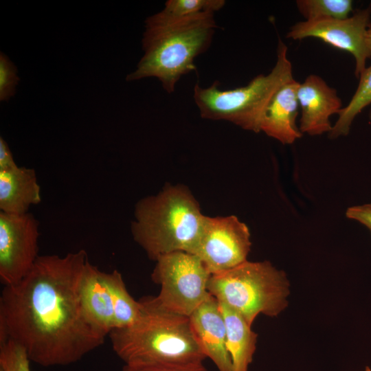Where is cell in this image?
<instances>
[{"mask_svg":"<svg viewBox=\"0 0 371 371\" xmlns=\"http://www.w3.org/2000/svg\"><path fill=\"white\" fill-rule=\"evenodd\" d=\"M88 261L85 250L38 256L19 282L0 295V344L12 341L31 361L44 367L80 361L102 346L106 336L92 324L80 299Z\"/></svg>","mask_w":371,"mask_h":371,"instance_id":"obj_1","label":"cell"},{"mask_svg":"<svg viewBox=\"0 0 371 371\" xmlns=\"http://www.w3.org/2000/svg\"><path fill=\"white\" fill-rule=\"evenodd\" d=\"M139 302L136 321L109 334L114 352L124 364L203 363L206 357L188 316L164 308L155 297H144Z\"/></svg>","mask_w":371,"mask_h":371,"instance_id":"obj_2","label":"cell"},{"mask_svg":"<svg viewBox=\"0 0 371 371\" xmlns=\"http://www.w3.org/2000/svg\"><path fill=\"white\" fill-rule=\"evenodd\" d=\"M135 216L133 239L149 258L156 260L175 251L194 254L206 216L186 186L166 185L157 194L138 201Z\"/></svg>","mask_w":371,"mask_h":371,"instance_id":"obj_3","label":"cell"},{"mask_svg":"<svg viewBox=\"0 0 371 371\" xmlns=\"http://www.w3.org/2000/svg\"><path fill=\"white\" fill-rule=\"evenodd\" d=\"M214 14L205 12L164 26H145L144 54L126 80L155 77L168 93L181 77L196 70L194 60L210 46L216 25Z\"/></svg>","mask_w":371,"mask_h":371,"instance_id":"obj_4","label":"cell"},{"mask_svg":"<svg viewBox=\"0 0 371 371\" xmlns=\"http://www.w3.org/2000/svg\"><path fill=\"white\" fill-rule=\"evenodd\" d=\"M293 79L287 47L280 39L277 61L267 75L260 74L245 86L221 90L214 82L207 88L196 84L194 99L203 118L229 121L245 130L260 131L264 111L276 91Z\"/></svg>","mask_w":371,"mask_h":371,"instance_id":"obj_5","label":"cell"},{"mask_svg":"<svg viewBox=\"0 0 371 371\" xmlns=\"http://www.w3.org/2000/svg\"><path fill=\"white\" fill-rule=\"evenodd\" d=\"M209 293L238 313L249 326L263 314L276 317L288 306L290 283L284 271L269 261L244 262L212 275Z\"/></svg>","mask_w":371,"mask_h":371,"instance_id":"obj_6","label":"cell"},{"mask_svg":"<svg viewBox=\"0 0 371 371\" xmlns=\"http://www.w3.org/2000/svg\"><path fill=\"white\" fill-rule=\"evenodd\" d=\"M155 261L151 278L160 286L157 300L164 308L190 317L210 297L212 274L199 256L185 251L166 254Z\"/></svg>","mask_w":371,"mask_h":371,"instance_id":"obj_7","label":"cell"},{"mask_svg":"<svg viewBox=\"0 0 371 371\" xmlns=\"http://www.w3.org/2000/svg\"><path fill=\"white\" fill-rule=\"evenodd\" d=\"M251 243L247 226L235 216H205L194 253L212 275L232 269L247 260Z\"/></svg>","mask_w":371,"mask_h":371,"instance_id":"obj_8","label":"cell"},{"mask_svg":"<svg viewBox=\"0 0 371 371\" xmlns=\"http://www.w3.org/2000/svg\"><path fill=\"white\" fill-rule=\"evenodd\" d=\"M371 5L357 10L344 19L304 21L291 27L286 37L301 40L308 37L319 38L330 45L351 54L355 60V74L359 78L366 69L371 48L368 32L371 28Z\"/></svg>","mask_w":371,"mask_h":371,"instance_id":"obj_9","label":"cell"},{"mask_svg":"<svg viewBox=\"0 0 371 371\" xmlns=\"http://www.w3.org/2000/svg\"><path fill=\"white\" fill-rule=\"evenodd\" d=\"M39 223L30 213L0 212V280L3 286L19 282L38 256Z\"/></svg>","mask_w":371,"mask_h":371,"instance_id":"obj_10","label":"cell"},{"mask_svg":"<svg viewBox=\"0 0 371 371\" xmlns=\"http://www.w3.org/2000/svg\"><path fill=\"white\" fill-rule=\"evenodd\" d=\"M297 97L301 109V133L313 136L329 133L333 128L330 116L343 108L337 91L321 77L311 74L299 84Z\"/></svg>","mask_w":371,"mask_h":371,"instance_id":"obj_11","label":"cell"},{"mask_svg":"<svg viewBox=\"0 0 371 371\" xmlns=\"http://www.w3.org/2000/svg\"><path fill=\"white\" fill-rule=\"evenodd\" d=\"M196 339L218 371H233L227 348L226 327L218 302L211 294L189 317Z\"/></svg>","mask_w":371,"mask_h":371,"instance_id":"obj_12","label":"cell"},{"mask_svg":"<svg viewBox=\"0 0 371 371\" xmlns=\"http://www.w3.org/2000/svg\"><path fill=\"white\" fill-rule=\"evenodd\" d=\"M299 84L294 78L283 84L271 98L261 119L260 131L283 144H291L302 136L296 124Z\"/></svg>","mask_w":371,"mask_h":371,"instance_id":"obj_13","label":"cell"},{"mask_svg":"<svg viewBox=\"0 0 371 371\" xmlns=\"http://www.w3.org/2000/svg\"><path fill=\"white\" fill-rule=\"evenodd\" d=\"M81 302L88 317L106 337L114 328V311L106 272L87 262L80 279Z\"/></svg>","mask_w":371,"mask_h":371,"instance_id":"obj_14","label":"cell"},{"mask_svg":"<svg viewBox=\"0 0 371 371\" xmlns=\"http://www.w3.org/2000/svg\"><path fill=\"white\" fill-rule=\"evenodd\" d=\"M41 201V188L33 168L17 166L0 171L1 212L25 214L30 205Z\"/></svg>","mask_w":371,"mask_h":371,"instance_id":"obj_15","label":"cell"},{"mask_svg":"<svg viewBox=\"0 0 371 371\" xmlns=\"http://www.w3.org/2000/svg\"><path fill=\"white\" fill-rule=\"evenodd\" d=\"M218 304L225 319L226 344L233 371H247L256 348L258 335L235 311L223 303Z\"/></svg>","mask_w":371,"mask_h":371,"instance_id":"obj_16","label":"cell"},{"mask_svg":"<svg viewBox=\"0 0 371 371\" xmlns=\"http://www.w3.org/2000/svg\"><path fill=\"white\" fill-rule=\"evenodd\" d=\"M223 0H168L164 8L145 21V26H164L205 12L214 13L225 5Z\"/></svg>","mask_w":371,"mask_h":371,"instance_id":"obj_17","label":"cell"},{"mask_svg":"<svg viewBox=\"0 0 371 371\" xmlns=\"http://www.w3.org/2000/svg\"><path fill=\"white\" fill-rule=\"evenodd\" d=\"M106 279L112 297L114 328L131 325L140 314L139 301H135L129 294L122 276L118 271L114 270L112 272L106 273Z\"/></svg>","mask_w":371,"mask_h":371,"instance_id":"obj_18","label":"cell"},{"mask_svg":"<svg viewBox=\"0 0 371 371\" xmlns=\"http://www.w3.org/2000/svg\"><path fill=\"white\" fill-rule=\"evenodd\" d=\"M357 89L346 107H343L338 113V119L329 137L332 139L347 135L355 118L371 104V65L359 75Z\"/></svg>","mask_w":371,"mask_h":371,"instance_id":"obj_19","label":"cell"},{"mask_svg":"<svg viewBox=\"0 0 371 371\" xmlns=\"http://www.w3.org/2000/svg\"><path fill=\"white\" fill-rule=\"evenodd\" d=\"M296 5L305 21L344 19L352 10L350 0H297Z\"/></svg>","mask_w":371,"mask_h":371,"instance_id":"obj_20","label":"cell"},{"mask_svg":"<svg viewBox=\"0 0 371 371\" xmlns=\"http://www.w3.org/2000/svg\"><path fill=\"white\" fill-rule=\"evenodd\" d=\"M25 349L12 341L0 344V371H31Z\"/></svg>","mask_w":371,"mask_h":371,"instance_id":"obj_21","label":"cell"},{"mask_svg":"<svg viewBox=\"0 0 371 371\" xmlns=\"http://www.w3.org/2000/svg\"><path fill=\"white\" fill-rule=\"evenodd\" d=\"M14 65L3 54H0V100H8L14 95L19 80Z\"/></svg>","mask_w":371,"mask_h":371,"instance_id":"obj_22","label":"cell"},{"mask_svg":"<svg viewBox=\"0 0 371 371\" xmlns=\"http://www.w3.org/2000/svg\"><path fill=\"white\" fill-rule=\"evenodd\" d=\"M121 371H208L203 363L124 364Z\"/></svg>","mask_w":371,"mask_h":371,"instance_id":"obj_23","label":"cell"},{"mask_svg":"<svg viewBox=\"0 0 371 371\" xmlns=\"http://www.w3.org/2000/svg\"><path fill=\"white\" fill-rule=\"evenodd\" d=\"M346 215L365 225L371 233V203L349 207Z\"/></svg>","mask_w":371,"mask_h":371,"instance_id":"obj_24","label":"cell"},{"mask_svg":"<svg viewBox=\"0 0 371 371\" xmlns=\"http://www.w3.org/2000/svg\"><path fill=\"white\" fill-rule=\"evenodd\" d=\"M11 150L4 139L0 137V171L16 168Z\"/></svg>","mask_w":371,"mask_h":371,"instance_id":"obj_25","label":"cell"},{"mask_svg":"<svg viewBox=\"0 0 371 371\" xmlns=\"http://www.w3.org/2000/svg\"><path fill=\"white\" fill-rule=\"evenodd\" d=\"M368 42L370 47L371 48V28L368 32Z\"/></svg>","mask_w":371,"mask_h":371,"instance_id":"obj_26","label":"cell"},{"mask_svg":"<svg viewBox=\"0 0 371 371\" xmlns=\"http://www.w3.org/2000/svg\"><path fill=\"white\" fill-rule=\"evenodd\" d=\"M365 371H371V369L370 368V367L367 366L365 368Z\"/></svg>","mask_w":371,"mask_h":371,"instance_id":"obj_27","label":"cell"},{"mask_svg":"<svg viewBox=\"0 0 371 371\" xmlns=\"http://www.w3.org/2000/svg\"><path fill=\"white\" fill-rule=\"evenodd\" d=\"M369 120H370V122H371V110H370V114H369Z\"/></svg>","mask_w":371,"mask_h":371,"instance_id":"obj_28","label":"cell"}]
</instances>
